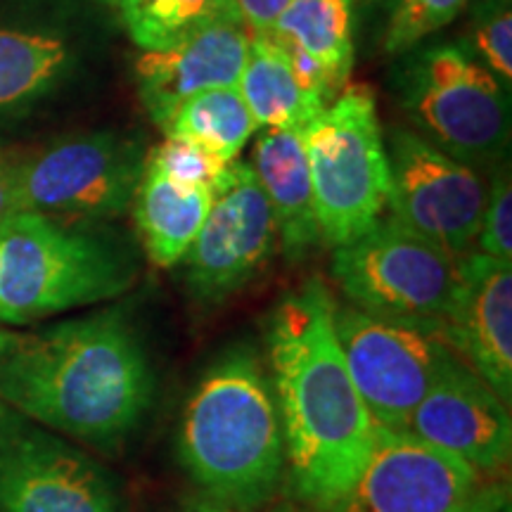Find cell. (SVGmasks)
I'll list each match as a JSON object with an SVG mask.
<instances>
[{"label":"cell","instance_id":"6da1fadb","mask_svg":"<svg viewBox=\"0 0 512 512\" xmlns=\"http://www.w3.org/2000/svg\"><path fill=\"white\" fill-rule=\"evenodd\" d=\"M157 375L124 306L74 316L0 351V401L95 456H117L155 403Z\"/></svg>","mask_w":512,"mask_h":512},{"label":"cell","instance_id":"7a4b0ae2","mask_svg":"<svg viewBox=\"0 0 512 512\" xmlns=\"http://www.w3.org/2000/svg\"><path fill=\"white\" fill-rule=\"evenodd\" d=\"M268 370L285 439L292 496L323 512L373 451L375 422L358 396L320 278L287 292L266 323Z\"/></svg>","mask_w":512,"mask_h":512},{"label":"cell","instance_id":"3957f363","mask_svg":"<svg viewBox=\"0 0 512 512\" xmlns=\"http://www.w3.org/2000/svg\"><path fill=\"white\" fill-rule=\"evenodd\" d=\"M178 463L202 496L230 512H252L285 479V439L271 375L249 344L223 349L185 399Z\"/></svg>","mask_w":512,"mask_h":512},{"label":"cell","instance_id":"277c9868","mask_svg":"<svg viewBox=\"0 0 512 512\" xmlns=\"http://www.w3.org/2000/svg\"><path fill=\"white\" fill-rule=\"evenodd\" d=\"M133 240L105 223L17 211L0 221V325L114 302L136 285Z\"/></svg>","mask_w":512,"mask_h":512},{"label":"cell","instance_id":"5b68a950","mask_svg":"<svg viewBox=\"0 0 512 512\" xmlns=\"http://www.w3.org/2000/svg\"><path fill=\"white\" fill-rule=\"evenodd\" d=\"M413 131L446 155L482 169L510 147V88L465 43H432L401 55L392 76Z\"/></svg>","mask_w":512,"mask_h":512},{"label":"cell","instance_id":"8992f818","mask_svg":"<svg viewBox=\"0 0 512 512\" xmlns=\"http://www.w3.org/2000/svg\"><path fill=\"white\" fill-rule=\"evenodd\" d=\"M320 242L347 245L382 219L389 166L375 95L361 83L344 86L302 128Z\"/></svg>","mask_w":512,"mask_h":512},{"label":"cell","instance_id":"52a82bcc","mask_svg":"<svg viewBox=\"0 0 512 512\" xmlns=\"http://www.w3.org/2000/svg\"><path fill=\"white\" fill-rule=\"evenodd\" d=\"M458 261L394 216H382L356 240L332 249V278L358 311L441 332Z\"/></svg>","mask_w":512,"mask_h":512},{"label":"cell","instance_id":"ba28073f","mask_svg":"<svg viewBox=\"0 0 512 512\" xmlns=\"http://www.w3.org/2000/svg\"><path fill=\"white\" fill-rule=\"evenodd\" d=\"M508 475H486L406 430L375 425L373 451L323 512H501Z\"/></svg>","mask_w":512,"mask_h":512},{"label":"cell","instance_id":"9c48e42d","mask_svg":"<svg viewBox=\"0 0 512 512\" xmlns=\"http://www.w3.org/2000/svg\"><path fill=\"white\" fill-rule=\"evenodd\" d=\"M136 138L114 131L76 133L19 157V211L69 221L107 223L131 209L145 171Z\"/></svg>","mask_w":512,"mask_h":512},{"label":"cell","instance_id":"30bf717a","mask_svg":"<svg viewBox=\"0 0 512 512\" xmlns=\"http://www.w3.org/2000/svg\"><path fill=\"white\" fill-rule=\"evenodd\" d=\"M0 512H128L105 460L0 401Z\"/></svg>","mask_w":512,"mask_h":512},{"label":"cell","instance_id":"8fae6325","mask_svg":"<svg viewBox=\"0 0 512 512\" xmlns=\"http://www.w3.org/2000/svg\"><path fill=\"white\" fill-rule=\"evenodd\" d=\"M95 36L81 0H0V128L67 91Z\"/></svg>","mask_w":512,"mask_h":512},{"label":"cell","instance_id":"7c38bea8","mask_svg":"<svg viewBox=\"0 0 512 512\" xmlns=\"http://www.w3.org/2000/svg\"><path fill=\"white\" fill-rule=\"evenodd\" d=\"M335 332L349 375L375 425L403 430L448 358L441 332L335 304Z\"/></svg>","mask_w":512,"mask_h":512},{"label":"cell","instance_id":"4fadbf2b","mask_svg":"<svg viewBox=\"0 0 512 512\" xmlns=\"http://www.w3.org/2000/svg\"><path fill=\"white\" fill-rule=\"evenodd\" d=\"M384 150L387 207L394 219L453 256L472 252L489 192L479 169L446 155L406 126L387 133Z\"/></svg>","mask_w":512,"mask_h":512},{"label":"cell","instance_id":"5bb4252c","mask_svg":"<svg viewBox=\"0 0 512 512\" xmlns=\"http://www.w3.org/2000/svg\"><path fill=\"white\" fill-rule=\"evenodd\" d=\"M278 223L249 162H230L207 221L183 256L185 290L219 306L259 275L278 247Z\"/></svg>","mask_w":512,"mask_h":512},{"label":"cell","instance_id":"9a60e30c","mask_svg":"<svg viewBox=\"0 0 512 512\" xmlns=\"http://www.w3.org/2000/svg\"><path fill=\"white\" fill-rule=\"evenodd\" d=\"M403 430L486 475L508 472L510 406L456 354L448 358Z\"/></svg>","mask_w":512,"mask_h":512},{"label":"cell","instance_id":"2e32d148","mask_svg":"<svg viewBox=\"0 0 512 512\" xmlns=\"http://www.w3.org/2000/svg\"><path fill=\"white\" fill-rule=\"evenodd\" d=\"M441 337L494 389L512 401V264L479 254L460 256L458 283Z\"/></svg>","mask_w":512,"mask_h":512},{"label":"cell","instance_id":"e0dca14e","mask_svg":"<svg viewBox=\"0 0 512 512\" xmlns=\"http://www.w3.org/2000/svg\"><path fill=\"white\" fill-rule=\"evenodd\" d=\"M249 48L245 24L226 22L164 50H140L138 95L147 117L159 128L185 100L214 88L240 86Z\"/></svg>","mask_w":512,"mask_h":512},{"label":"cell","instance_id":"ac0fdd59","mask_svg":"<svg viewBox=\"0 0 512 512\" xmlns=\"http://www.w3.org/2000/svg\"><path fill=\"white\" fill-rule=\"evenodd\" d=\"M249 164L271 202L285 256L306 259L320 242V230L302 128H261Z\"/></svg>","mask_w":512,"mask_h":512},{"label":"cell","instance_id":"d6986e66","mask_svg":"<svg viewBox=\"0 0 512 512\" xmlns=\"http://www.w3.org/2000/svg\"><path fill=\"white\" fill-rule=\"evenodd\" d=\"M211 202L214 190L207 185L176 183L145 162L131 209L147 259L159 268L181 264L207 221Z\"/></svg>","mask_w":512,"mask_h":512},{"label":"cell","instance_id":"ffe728a7","mask_svg":"<svg viewBox=\"0 0 512 512\" xmlns=\"http://www.w3.org/2000/svg\"><path fill=\"white\" fill-rule=\"evenodd\" d=\"M238 88L259 128H304L325 110L304 91L285 50L271 36H249Z\"/></svg>","mask_w":512,"mask_h":512},{"label":"cell","instance_id":"44dd1931","mask_svg":"<svg viewBox=\"0 0 512 512\" xmlns=\"http://www.w3.org/2000/svg\"><path fill=\"white\" fill-rule=\"evenodd\" d=\"M318 60L335 81L347 86L354 64V0H292L271 34Z\"/></svg>","mask_w":512,"mask_h":512},{"label":"cell","instance_id":"7402d4cb","mask_svg":"<svg viewBox=\"0 0 512 512\" xmlns=\"http://www.w3.org/2000/svg\"><path fill=\"white\" fill-rule=\"evenodd\" d=\"M256 121L249 112L240 88H214L195 98L185 100L166 121L162 131L166 136L188 138L195 145L204 147L209 155L235 162L242 147L254 136Z\"/></svg>","mask_w":512,"mask_h":512},{"label":"cell","instance_id":"603a6c76","mask_svg":"<svg viewBox=\"0 0 512 512\" xmlns=\"http://www.w3.org/2000/svg\"><path fill=\"white\" fill-rule=\"evenodd\" d=\"M121 22L140 50H164L216 24H242L235 0H121Z\"/></svg>","mask_w":512,"mask_h":512},{"label":"cell","instance_id":"cb8c5ba5","mask_svg":"<svg viewBox=\"0 0 512 512\" xmlns=\"http://www.w3.org/2000/svg\"><path fill=\"white\" fill-rule=\"evenodd\" d=\"M467 0H396L384 31V53L401 57L422 46L432 34L451 24Z\"/></svg>","mask_w":512,"mask_h":512},{"label":"cell","instance_id":"d4e9b609","mask_svg":"<svg viewBox=\"0 0 512 512\" xmlns=\"http://www.w3.org/2000/svg\"><path fill=\"white\" fill-rule=\"evenodd\" d=\"M472 55L510 88L512 81V10L510 0H479L472 12Z\"/></svg>","mask_w":512,"mask_h":512},{"label":"cell","instance_id":"484cf974","mask_svg":"<svg viewBox=\"0 0 512 512\" xmlns=\"http://www.w3.org/2000/svg\"><path fill=\"white\" fill-rule=\"evenodd\" d=\"M145 162L169 176L171 181L183 185H207L216 190L228 174V162L209 155L200 145H195L188 138L166 136L164 143L152 147L147 152Z\"/></svg>","mask_w":512,"mask_h":512},{"label":"cell","instance_id":"4316f807","mask_svg":"<svg viewBox=\"0 0 512 512\" xmlns=\"http://www.w3.org/2000/svg\"><path fill=\"white\" fill-rule=\"evenodd\" d=\"M475 247L479 254L512 264V183L508 166H498L491 178Z\"/></svg>","mask_w":512,"mask_h":512},{"label":"cell","instance_id":"83f0119b","mask_svg":"<svg viewBox=\"0 0 512 512\" xmlns=\"http://www.w3.org/2000/svg\"><path fill=\"white\" fill-rule=\"evenodd\" d=\"M235 3H238L242 24H245L249 36H266L271 34L275 22L292 0H235Z\"/></svg>","mask_w":512,"mask_h":512},{"label":"cell","instance_id":"f1b7e54d","mask_svg":"<svg viewBox=\"0 0 512 512\" xmlns=\"http://www.w3.org/2000/svg\"><path fill=\"white\" fill-rule=\"evenodd\" d=\"M17 164L19 157L0 150V221L17 214Z\"/></svg>","mask_w":512,"mask_h":512},{"label":"cell","instance_id":"f546056e","mask_svg":"<svg viewBox=\"0 0 512 512\" xmlns=\"http://www.w3.org/2000/svg\"><path fill=\"white\" fill-rule=\"evenodd\" d=\"M171 512H230V510L223 508L221 503L211 501V498H207V496L197 494V496L183 498V501L178 503Z\"/></svg>","mask_w":512,"mask_h":512},{"label":"cell","instance_id":"4dcf8cb0","mask_svg":"<svg viewBox=\"0 0 512 512\" xmlns=\"http://www.w3.org/2000/svg\"><path fill=\"white\" fill-rule=\"evenodd\" d=\"M15 339H17V332H10L8 328H3V325H0V351L8 349Z\"/></svg>","mask_w":512,"mask_h":512},{"label":"cell","instance_id":"1f68e13d","mask_svg":"<svg viewBox=\"0 0 512 512\" xmlns=\"http://www.w3.org/2000/svg\"><path fill=\"white\" fill-rule=\"evenodd\" d=\"M100 3H105V5H117V8H119L121 0H100Z\"/></svg>","mask_w":512,"mask_h":512},{"label":"cell","instance_id":"d6a6232c","mask_svg":"<svg viewBox=\"0 0 512 512\" xmlns=\"http://www.w3.org/2000/svg\"><path fill=\"white\" fill-rule=\"evenodd\" d=\"M366 3H375L377 5V3H389V0H366Z\"/></svg>","mask_w":512,"mask_h":512},{"label":"cell","instance_id":"836d02e7","mask_svg":"<svg viewBox=\"0 0 512 512\" xmlns=\"http://www.w3.org/2000/svg\"><path fill=\"white\" fill-rule=\"evenodd\" d=\"M501 512H510V505H508V508H505V510H501Z\"/></svg>","mask_w":512,"mask_h":512}]
</instances>
